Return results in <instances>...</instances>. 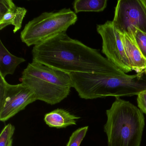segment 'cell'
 I'll list each match as a JSON object with an SVG mask.
<instances>
[{
    "mask_svg": "<svg viewBox=\"0 0 146 146\" xmlns=\"http://www.w3.org/2000/svg\"><path fill=\"white\" fill-rule=\"evenodd\" d=\"M32 54V61L69 74L72 72L119 76L126 74L102 56L98 50L72 39L66 32L34 46Z\"/></svg>",
    "mask_w": 146,
    "mask_h": 146,
    "instance_id": "cell-1",
    "label": "cell"
},
{
    "mask_svg": "<svg viewBox=\"0 0 146 146\" xmlns=\"http://www.w3.org/2000/svg\"><path fill=\"white\" fill-rule=\"evenodd\" d=\"M72 88L80 98L93 100L107 96H131L146 91V74L113 76L97 73L70 74Z\"/></svg>",
    "mask_w": 146,
    "mask_h": 146,
    "instance_id": "cell-2",
    "label": "cell"
},
{
    "mask_svg": "<svg viewBox=\"0 0 146 146\" xmlns=\"http://www.w3.org/2000/svg\"><path fill=\"white\" fill-rule=\"evenodd\" d=\"M104 131L108 146H140L145 125L142 112L129 101L116 97L106 111Z\"/></svg>",
    "mask_w": 146,
    "mask_h": 146,
    "instance_id": "cell-3",
    "label": "cell"
},
{
    "mask_svg": "<svg viewBox=\"0 0 146 146\" xmlns=\"http://www.w3.org/2000/svg\"><path fill=\"white\" fill-rule=\"evenodd\" d=\"M20 79L31 89L36 100L51 105L64 100L72 88L70 74L33 61L24 70Z\"/></svg>",
    "mask_w": 146,
    "mask_h": 146,
    "instance_id": "cell-4",
    "label": "cell"
},
{
    "mask_svg": "<svg viewBox=\"0 0 146 146\" xmlns=\"http://www.w3.org/2000/svg\"><path fill=\"white\" fill-rule=\"evenodd\" d=\"M77 20L76 14L70 8L44 12L26 24L20 33V38L28 46H35L60 33L66 32Z\"/></svg>",
    "mask_w": 146,
    "mask_h": 146,
    "instance_id": "cell-5",
    "label": "cell"
},
{
    "mask_svg": "<svg viewBox=\"0 0 146 146\" xmlns=\"http://www.w3.org/2000/svg\"><path fill=\"white\" fill-rule=\"evenodd\" d=\"M37 100L30 88L23 83L13 85L0 76V120L5 122Z\"/></svg>",
    "mask_w": 146,
    "mask_h": 146,
    "instance_id": "cell-6",
    "label": "cell"
},
{
    "mask_svg": "<svg viewBox=\"0 0 146 146\" xmlns=\"http://www.w3.org/2000/svg\"><path fill=\"white\" fill-rule=\"evenodd\" d=\"M112 23L121 34L129 33L134 28L146 33V1L119 0Z\"/></svg>",
    "mask_w": 146,
    "mask_h": 146,
    "instance_id": "cell-7",
    "label": "cell"
},
{
    "mask_svg": "<svg viewBox=\"0 0 146 146\" xmlns=\"http://www.w3.org/2000/svg\"><path fill=\"white\" fill-rule=\"evenodd\" d=\"M96 30L102 39V53L108 60L125 74L131 71L121 34L114 28L112 21L97 25Z\"/></svg>",
    "mask_w": 146,
    "mask_h": 146,
    "instance_id": "cell-8",
    "label": "cell"
},
{
    "mask_svg": "<svg viewBox=\"0 0 146 146\" xmlns=\"http://www.w3.org/2000/svg\"><path fill=\"white\" fill-rule=\"evenodd\" d=\"M27 11L25 8L16 5L12 0L0 1V30L8 25L14 26V33L21 29Z\"/></svg>",
    "mask_w": 146,
    "mask_h": 146,
    "instance_id": "cell-9",
    "label": "cell"
},
{
    "mask_svg": "<svg viewBox=\"0 0 146 146\" xmlns=\"http://www.w3.org/2000/svg\"><path fill=\"white\" fill-rule=\"evenodd\" d=\"M125 50L132 70L137 74L144 73L146 70V59L138 48L132 33L121 34Z\"/></svg>",
    "mask_w": 146,
    "mask_h": 146,
    "instance_id": "cell-10",
    "label": "cell"
},
{
    "mask_svg": "<svg viewBox=\"0 0 146 146\" xmlns=\"http://www.w3.org/2000/svg\"><path fill=\"white\" fill-rule=\"evenodd\" d=\"M80 117L72 114L68 111L58 108L46 113L44 121L49 127L60 129L76 125L77 120Z\"/></svg>",
    "mask_w": 146,
    "mask_h": 146,
    "instance_id": "cell-11",
    "label": "cell"
},
{
    "mask_svg": "<svg viewBox=\"0 0 146 146\" xmlns=\"http://www.w3.org/2000/svg\"><path fill=\"white\" fill-rule=\"evenodd\" d=\"M25 61L11 53L0 40V76L5 78L7 75H13L17 66Z\"/></svg>",
    "mask_w": 146,
    "mask_h": 146,
    "instance_id": "cell-12",
    "label": "cell"
},
{
    "mask_svg": "<svg viewBox=\"0 0 146 146\" xmlns=\"http://www.w3.org/2000/svg\"><path fill=\"white\" fill-rule=\"evenodd\" d=\"M107 0H76L73 2L74 12L102 11L106 7Z\"/></svg>",
    "mask_w": 146,
    "mask_h": 146,
    "instance_id": "cell-13",
    "label": "cell"
},
{
    "mask_svg": "<svg viewBox=\"0 0 146 146\" xmlns=\"http://www.w3.org/2000/svg\"><path fill=\"white\" fill-rule=\"evenodd\" d=\"M15 130L14 126L11 123L4 127L0 135V146H12L13 136Z\"/></svg>",
    "mask_w": 146,
    "mask_h": 146,
    "instance_id": "cell-14",
    "label": "cell"
},
{
    "mask_svg": "<svg viewBox=\"0 0 146 146\" xmlns=\"http://www.w3.org/2000/svg\"><path fill=\"white\" fill-rule=\"evenodd\" d=\"M132 33L138 48L146 59V33L134 28L128 34Z\"/></svg>",
    "mask_w": 146,
    "mask_h": 146,
    "instance_id": "cell-15",
    "label": "cell"
},
{
    "mask_svg": "<svg viewBox=\"0 0 146 146\" xmlns=\"http://www.w3.org/2000/svg\"><path fill=\"white\" fill-rule=\"evenodd\" d=\"M88 129V126L77 129L72 134L66 146H80Z\"/></svg>",
    "mask_w": 146,
    "mask_h": 146,
    "instance_id": "cell-16",
    "label": "cell"
},
{
    "mask_svg": "<svg viewBox=\"0 0 146 146\" xmlns=\"http://www.w3.org/2000/svg\"><path fill=\"white\" fill-rule=\"evenodd\" d=\"M137 96V106L143 113L146 114V91L141 92Z\"/></svg>",
    "mask_w": 146,
    "mask_h": 146,
    "instance_id": "cell-17",
    "label": "cell"
},
{
    "mask_svg": "<svg viewBox=\"0 0 146 146\" xmlns=\"http://www.w3.org/2000/svg\"><path fill=\"white\" fill-rule=\"evenodd\" d=\"M144 73H145V74H146V70H145V71H144Z\"/></svg>",
    "mask_w": 146,
    "mask_h": 146,
    "instance_id": "cell-18",
    "label": "cell"
}]
</instances>
